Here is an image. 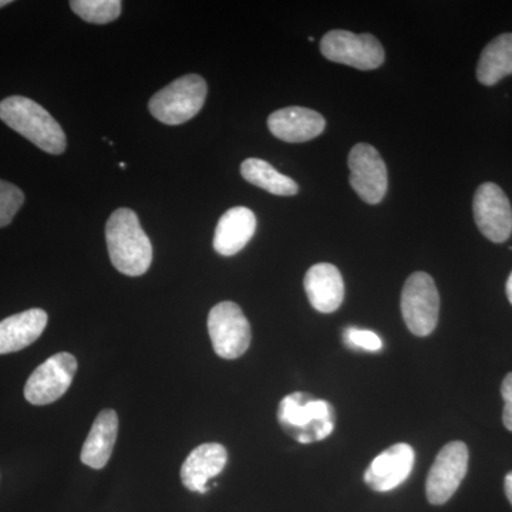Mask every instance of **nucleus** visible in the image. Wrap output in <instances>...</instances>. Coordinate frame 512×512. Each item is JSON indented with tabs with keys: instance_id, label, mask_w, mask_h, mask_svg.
<instances>
[{
	"instance_id": "nucleus-15",
	"label": "nucleus",
	"mask_w": 512,
	"mask_h": 512,
	"mask_svg": "<svg viewBox=\"0 0 512 512\" xmlns=\"http://www.w3.org/2000/svg\"><path fill=\"white\" fill-rule=\"evenodd\" d=\"M309 302L320 313L338 311L345 299V284L339 269L332 264L313 265L305 276Z\"/></svg>"
},
{
	"instance_id": "nucleus-16",
	"label": "nucleus",
	"mask_w": 512,
	"mask_h": 512,
	"mask_svg": "<svg viewBox=\"0 0 512 512\" xmlns=\"http://www.w3.org/2000/svg\"><path fill=\"white\" fill-rule=\"evenodd\" d=\"M46 325L47 313L43 309H29L3 319L0 322V355L28 348L42 336Z\"/></svg>"
},
{
	"instance_id": "nucleus-21",
	"label": "nucleus",
	"mask_w": 512,
	"mask_h": 512,
	"mask_svg": "<svg viewBox=\"0 0 512 512\" xmlns=\"http://www.w3.org/2000/svg\"><path fill=\"white\" fill-rule=\"evenodd\" d=\"M70 8L84 22L106 25L119 19L123 3L120 0H72Z\"/></svg>"
},
{
	"instance_id": "nucleus-8",
	"label": "nucleus",
	"mask_w": 512,
	"mask_h": 512,
	"mask_svg": "<svg viewBox=\"0 0 512 512\" xmlns=\"http://www.w3.org/2000/svg\"><path fill=\"white\" fill-rule=\"evenodd\" d=\"M76 372L77 360L70 353L49 357L30 375L25 386L26 400L33 406L55 403L69 390Z\"/></svg>"
},
{
	"instance_id": "nucleus-5",
	"label": "nucleus",
	"mask_w": 512,
	"mask_h": 512,
	"mask_svg": "<svg viewBox=\"0 0 512 512\" xmlns=\"http://www.w3.org/2000/svg\"><path fill=\"white\" fill-rule=\"evenodd\" d=\"M402 313L413 335L429 336L439 322L440 295L433 278L426 272L409 276L402 292Z\"/></svg>"
},
{
	"instance_id": "nucleus-25",
	"label": "nucleus",
	"mask_w": 512,
	"mask_h": 512,
	"mask_svg": "<svg viewBox=\"0 0 512 512\" xmlns=\"http://www.w3.org/2000/svg\"><path fill=\"white\" fill-rule=\"evenodd\" d=\"M504 490L505 495H507L508 501H510L512 505V471L511 473L507 474V477H505Z\"/></svg>"
},
{
	"instance_id": "nucleus-4",
	"label": "nucleus",
	"mask_w": 512,
	"mask_h": 512,
	"mask_svg": "<svg viewBox=\"0 0 512 512\" xmlns=\"http://www.w3.org/2000/svg\"><path fill=\"white\" fill-rule=\"evenodd\" d=\"M207 93V82L201 76L187 74L154 94L148 103V109L161 123L178 126L200 113Z\"/></svg>"
},
{
	"instance_id": "nucleus-6",
	"label": "nucleus",
	"mask_w": 512,
	"mask_h": 512,
	"mask_svg": "<svg viewBox=\"0 0 512 512\" xmlns=\"http://www.w3.org/2000/svg\"><path fill=\"white\" fill-rule=\"evenodd\" d=\"M208 333L212 348L222 359H238L251 345V325L234 302H221L208 315Z\"/></svg>"
},
{
	"instance_id": "nucleus-13",
	"label": "nucleus",
	"mask_w": 512,
	"mask_h": 512,
	"mask_svg": "<svg viewBox=\"0 0 512 512\" xmlns=\"http://www.w3.org/2000/svg\"><path fill=\"white\" fill-rule=\"evenodd\" d=\"M228 451L220 443H205L191 451L181 467V481L192 493L207 494L208 481L220 476L227 466Z\"/></svg>"
},
{
	"instance_id": "nucleus-28",
	"label": "nucleus",
	"mask_w": 512,
	"mask_h": 512,
	"mask_svg": "<svg viewBox=\"0 0 512 512\" xmlns=\"http://www.w3.org/2000/svg\"><path fill=\"white\" fill-rule=\"evenodd\" d=\"M120 168H123V170H126V168H127V164L121 163V164H120Z\"/></svg>"
},
{
	"instance_id": "nucleus-1",
	"label": "nucleus",
	"mask_w": 512,
	"mask_h": 512,
	"mask_svg": "<svg viewBox=\"0 0 512 512\" xmlns=\"http://www.w3.org/2000/svg\"><path fill=\"white\" fill-rule=\"evenodd\" d=\"M106 241L114 268L127 276L146 274L153 262V245L136 212L119 208L106 224Z\"/></svg>"
},
{
	"instance_id": "nucleus-19",
	"label": "nucleus",
	"mask_w": 512,
	"mask_h": 512,
	"mask_svg": "<svg viewBox=\"0 0 512 512\" xmlns=\"http://www.w3.org/2000/svg\"><path fill=\"white\" fill-rule=\"evenodd\" d=\"M512 74V33H505L491 40L477 66L478 82L484 86H494L504 77Z\"/></svg>"
},
{
	"instance_id": "nucleus-9",
	"label": "nucleus",
	"mask_w": 512,
	"mask_h": 512,
	"mask_svg": "<svg viewBox=\"0 0 512 512\" xmlns=\"http://www.w3.org/2000/svg\"><path fill=\"white\" fill-rule=\"evenodd\" d=\"M468 470V448L463 441H451L441 448L427 477V500L433 505L446 504L463 483Z\"/></svg>"
},
{
	"instance_id": "nucleus-24",
	"label": "nucleus",
	"mask_w": 512,
	"mask_h": 512,
	"mask_svg": "<svg viewBox=\"0 0 512 512\" xmlns=\"http://www.w3.org/2000/svg\"><path fill=\"white\" fill-rule=\"evenodd\" d=\"M501 394H503L504 399V426L512 431V373L505 377L503 386H501Z\"/></svg>"
},
{
	"instance_id": "nucleus-27",
	"label": "nucleus",
	"mask_w": 512,
	"mask_h": 512,
	"mask_svg": "<svg viewBox=\"0 0 512 512\" xmlns=\"http://www.w3.org/2000/svg\"><path fill=\"white\" fill-rule=\"evenodd\" d=\"M12 3V0H0V8H3V6H8Z\"/></svg>"
},
{
	"instance_id": "nucleus-2",
	"label": "nucleus",
	"mask_w": 512,
	"mask_h": 512,
	"mask_svg": "<svg viewBox=\"0 0 512 512\" xmlns=\"http://www.w3.org/2000/svg\"><path fill=\"white\" fill-rule=\"evenodd\" d=\"M0 120L47 154L60 156L66 150L62 126L45 107L28 97L10 96L0 101Z\"/></svg>"
},
{
	"instance_id": "nucleus-10",
	"label": "nucleus",
	"mask_w": 512,
	"mask_h": 512,
	"mask_svg": "<svg viewBox=\"0 0 512 512\" xmlns=\"http://www.w3.org/2000/svg\"><path fill=\"white\" fill-rule=\"evenodd\" d=\"M350 185L366 204H379L387 192V167L379 151L370 144L359 143L349 154Z\"/></svg>"
},
{
	"instance_id": "nucleus-17",
	"label": "nucleus",
	"mask_w": 512,
	"mask_h": 512,
	"mask_svg": "<svg viewBox=\"0 0 512 512\" xmlns=\"http://www.w3.org/2000/svg\"><path fill=\"white\" fill-rule=\"evenodd\" d=\"M256 231L254 212L245 207L231 208L218 221L214 235V249L222 256L242 251Z\"/></svg>"
},
{
	"instance_id": "nucleus-26",
	"label": "nucleus",
	"mask_w": 512,
	"mask_h": 512,
	"mask_svg": "<svg viewBox=\"0 0 512 512\" xmlns=\"http://www.w3.org/2000/svg\"><path fill=\"white\" fill-rule=\"evenodd\" d=\"M505 291H507L508 301H510L512 305V272L510 278H508L507 286H505Z\"/></svg>"
},
{
	"instance_id": "nucleus-23",
	"label": "nucleus",
	"mask_w": 512,
	"mask_h": 512,
	"mask_svg": "<svg viewBox=\"0 0 512 512\" xmlns=\"http://www.w3.org/2000/svg\"><path fill=\"white\" fill-rule=\"evenodd\" d=\"M343 340L352 349H362L366 352H379L382 350L383 342L372 330L359 329L355 326L345 329Z\"/></svg>"
},
{
	"instance_id": "nucleus-12",
	"label": "nucleus",
	"mask_w": 512,
	"mask_h": 512,
	"mask_svg": "<svg viewBox=\"0 0 512 512\" xmlns=\"http://www.w3.org/2000/svg\"><path fill=\"white\" fill-rule=\"evenodd\" d=\"M413 466V447L406 443L394 444L377 456L367 468L366 484L377 493H387L409 478Z\"/></svg>"
},
{
	"instance_id": "nucleus-20",
	"label": "nucleus",
	"mask_w": 512,
	"mask_h": 512,
	"mask_svg": "<svg viewBox=\"0 0 512 512\" xmlns=\"http://www.w3.org/2000/svg\"><path fill=\"white\" fill-rule=\"evenodd\" d=\"M241 174L248 183L281 197L298 194L299 187L292 178L276 171L261 158H248L241 164Z\"/></svg>"
},
{
	"instance_id": "nucleus-3",
	"label": "nucleus",
	"mask_w": 512,
	"mask_h": 512,
	"mask_svg": "<svg viewBox=\"0 0 512 512\" xmlns=\"http://www.w3.org/2000/svg\"><path fill=\"white\" fill-rule=\"evenodd\" d=\"M335 414L325 400L305 393H292L279 404L278 420L282 429L301 444L325 440L335 429Z\"/></svg>"
},
{
	"instance_id": "nucleus-14",
	"label": "nucleus",
	"mask_w": 512,
	"mask_h": 512,
	"mask_svg": "<svg viewBox=\"0 0 512 512\" xmlns=\"http://www.w3.org/2000/svg\"><path fill=\"white\" fill-rule=\"evenodd\" d=\"M269 131L285 143H306L320 136L326 121L318 111L306 107H285L268 119Z\"/></svg>"
},
{
	"instance_id": "nucleus-11",
	"label": "nucleus",
	"mask_w": 512,
	"mask_h": 512,
	"mask_svg": "<svg viewBox=\"0 0 512 512\" xmlns=\"http://www.w3.org/2000/svg\"><path fill=\"white\" fill-rule=\"evenodd\" d=\"M474 220L481 234L495 244H503L512 234V207L497 184L478 187L473 202Z\"/></svg>"
},
{
	"instance_id": "nucleus-18",
	"label": "nucleus",
	"mask_w": 512,
	"mask_h": 512,
	"mask_svg": "<svg viewBox=\"0 0 512 512\" xmlns=\"http://www.w3.org/2000/svg\"><path fill=\"white\" fill-rule=\"evenodd\" d=\"M119 433V417L114 410L107 409L99 413L94 420L92 430L84 441L82 463L84 466L101 470L109 463Z\"/></svg>"
},
{
	"instance_id": "nucleus-22",
	"label": "nucleus",
	"mask_w": 512,
	"mask_h": 512,
	"mask_svg": "<svg viewBox=\"0 0 512 512\" xmlns=\"http://www.w3.org/2000/svg\"><path fill=\"white\" fill-rule=\"evenodd\" d=\"M25 202V194L15 184L0 180V228L8 227Z\"/></svg>"
},
{
	"instance_id": "nucleus-7",
	"label": "nucleus",
	"mask_w": 512,
	"mask_h": 512,
	"mask_svg": "<svg viewBox=\"0 0 512 512\" xmlns=\"http://www.w3.org/2000/svg\"><path fill=\"white\" fill-rule=\"evenodd\" d=\"M320 52L330 62L359 70H375L384 62V49L373 35H355L348 30H332L323 36Z\"/></svg>"
}]
</instances>
